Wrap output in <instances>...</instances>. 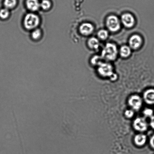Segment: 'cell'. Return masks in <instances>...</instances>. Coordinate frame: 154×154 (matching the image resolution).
<instances>
[{
	"instance_id": "cell-1",
	"label": "cell",
	"mask_w": 154,
	"mask_h": 154,
	"mask_svg": "<svg viewBox=\"0 0 154 154\" xmlns=\"http://www.w3.org/2000/svg\"><path fill=\"white\" fill-rule=\"evenodd\" d=\"M117 49L115 45L107 43L102 51V58L108 60H114L117 55Z\"/></svg>"
},
{
	"instance_id": "cell-2",
	"label": "cell",
	"mask_w": 154,
	"mask_h": 154,
	"mask_svg": "<svg viewBox=\"0 0 154 154\" xmlns=\"http://www.w3.org/2000/svg\"><path fill=\"white\" fill-rule=\"evenodd\" d=\"M40 19L37 15L29 13L25 16L24 20V25L27 30L34 29L39 25Z\"/></svg>"
},
{
	"instance_id": "cell-3",
	"label": "cell",
	"mask_w": 154,
	"mask_h": 154,
	"mask_svg": "<svg viewBox=\"0 0 154 154\" xmlns=\"http://www.w3.org/2000/svg\"><path fill=\"white\" fill-rule=\"evenodd\" d=\"M98 72L101 76L110 77L112 80L116 79L117 76L113 73L112 66L108 63H101L99 65Z\"/></svg>"
},
{
	"instance_id": "cell-4",
	"label": "cell",
	"mask_w": 154,
	"mask_h": 154,
	"mask_svg": "<svg viewBox=\"0 0 154 154\" xmlns=\"http://www.w3.org/2000/svg\"><path fill=\"white\" fill-rule=\"evenodd\" d=\"M128 103L133 110L138 111L142 106L143 99L138 95H132L128 99Z\"/></svg>"
},
{
	"instance_id": "cell-5",
	"label": "cell",
	"mask_w": 154,
	"mask_h": 154,
	"mask_svg": "<svg viewBox=\"0 0 154 154\" xmlns=\"http://www.w3.org/2000/svg\"><path fill=\"white\" fill-rule=\"evenodd\" d=\"M133 126L135 130L143 132L147 130L148 125L145 118L143 117H137L134 120Z\"/></svg>"
},
{
	"instance_id": "cell-6",
	"label": "cell",
	"mask_w": 154,
	"mask_h": 154,
	"mask_svg": "<svg viewBox=\"0 0 154 154\" xmlns=\"http://www.w3.org/2000/svg\"><path fill=\"white\" fill-rule=\"evenodd\" d=\"M106 25L109 29L112 32L117 31L120 28V22L118 18L113 15L107 18Z\"/></svg>"
},
{
	"instance_id": "cell-7",
	"label": "cell",
	"mask_w": 154,
	"mask_h": 154,
	"mask_svg": "<svg viewBox=\"0 0 154 154\" xmlns=\"http://www.w3.org/2000/svg\"><path fill=\"white\" fill-rule=\"evenodd\" d=\"M122 21L123 25L128 28L132 27L135 24L134 17L129 13L125 14L122 16Z\"/></svg>"
},
{
	"instance_id": "cell-8",
	"label": "cell",
	"mask_w": 154,
	"mask_h": 154,
	"mask_svg": "<svg viewBox=\"0 0 154 154\" xmlns=\"http://www.w3.org/2000/svg\"><path fill=\"white\" fill-rule=\"evenodd\" d=\"M143 99L147 104L154 105V89H149L145 91L143 94Z\"/></svg>"
},
{
	"instance_id": "cell-9",
	"label": "cell",
	"mask_w": 154,
	"mask_h": 154,
	"mask_svg": "<svg viewBox=\"0 0 154 154\" xmlns=\"http://www.w3.org/2000/svg\"><path fill=\"white\" fill-rule=\"evenodd\" d=\"M142 42L141 37L137 35L132 36L129 40V45L131 48L136 49L139 48Z\"/></svg>"
},
{
	"instance_id": "cell-10",
	"label": "cell",
	"mask_w": 154,
	"mask_h": 154,
	"mask_svg": "<svg viewBox=\"0 0 154 154\" xmlns=\"http://www.w3.org/2000/svg\"><path fill=\"white\" fill-rule=\"evenodd\" d=\"M80 31L84 35L87 36L91 34L93 31L94 27L91 24H83L80 26Z\"/></svg>"
},
{
	"instance_id": "cell-11",
	"label": "cell",
	"mask_w": 154,
	"mask_h": 154,
	"mask_svg": "<svg viewBox=\"0 0 154 154\" xmlns=\"http://www.w3.org/2000/svg\"><path fill=\"white\" fill-rule=\"evenodd\" d=\"M147 140V137L145 135L140 134L136 135L134 137V141L136 145L142 146L146 144Z\"/></svg>"
},
{
	"instance_id": "cell-12",
	"label": "cell",
	"mask_w": 154,
	"mask_h": 154,
	"mask_svg": "<svg viewBox=\"0 0 154 154\" xmlns=\"http://www.w3.org/2000/svg\"><path fill=\"white\" fill-rule=\"evenodd\" d=\"M26 5L29 10L33 11L38 10L40 6L38 0H27Z\"/></svg>"
},
{
	"instance_id": "cell-13",
	"label": "cell",
	"mask_w": 154,
	"mask_h": 154,
	"mask_svg": "<svg viewBox=\"0 0 154 154\" xmlns=\"http://www.w3.org/2000/svg\"><path fill=\"white\" fill-rule=\"evenodd\" d=\"M88 45L89 47L92 49H97L99 46V42L96 38L92 37L89 39Z\"/></svg>"
},
{
	"instance_id": "cell-14",
	"label": "cell",
	"mask_w": 154,
	"mask_h": 154,
	"mask_svg": "<svg viewBox=\"0 0 154 154\" xmlns=\"http://www.w3.org/2000/svg\"><path fill=\"white\" fill-rule=\"evenodd\" d=\"M131 50L130 48L126 46H123L121 48L120 55L123 57H127L130 55Z\"/></svg>"
},
{
	"instance_id": "cell-15",
	"label": "cell",
	"mask_w": 154,
	"mask_h": 154,
	"mask_svg": "<svg viewBox=\"0 0 154 154\" xmlns=\"http://www.w3.org/2000/svg\"><path fill=\"white\" fill-rule=\"evenodd\" d=\"M17 0H5L4 5L8 9L14 8L17 4Z\"/></svg>"
},
{
	"instance_id": "cell-16",
	"label": "cell",
	"mask_w": 154,
	"mask_h": 154,
	"mask_svg": "<svg viewBox=\"0 0 154 154\" xmlns=\"http://www.w3.org/2000/svg\"><path fill=\"white\" fill-rule=\"evenodd\" d=\"M10 15V12L8 9L5 8L1 9L0 10V17L2 19H7Z\"/></svg>"
},
{
	"instance_id": "cell-17",
	"label": "cell",
	"mask_w": 154,
	"mask_h": 154,
	"mask_svg": "<svg viewBox=\"0 0 154 154\" xmlns=\"http://www.w3.org/2000/svg\"><path fill=\"white\" fill-rule=\"evenodd\" d=\"M40 6L43 10H49L51 7V2L49 0H43L40 4Z\"/></svg>"
},
{
	"instance_id": "cell-18",
	"label": "cell",
	"mask_w": 154,
	"mask_h": 154,
	"mask_svg": "<svg viewBox=\"0 0 154 154\" xmlns=\"http://www.w3.org/2000/svg\"><path fill=\"white\" fill-rule=\"evenodd\" d=\"M98 36L100 39L102 40H105L108 37V33L106 30H100L98 33Z\"/></svg>"
},
{
	"instance_id": "cell-19",
	"label": "cell",
	"mask_w": 154,
	"mask_h": 154,
	"mask_svg": "<svg viewBox=\"0 0 154 154\" xmlns=\"http://www.w3.org/2000/svg\"><path fill=\"white\" fill-rule=\"evenodd\" d=\"M42 32L41 30L38 29H37L34 30L32 33V37L33 39L37 40V39L40 38Z\"/></svg>"
},
{
	"instance_id": "cell-20",
	"label": "cell",
	"mask_w": 154,
	"mask_h": 154,
	"mask_svg": "<svg viewBox=\"0 0 154 154\" xmlns=\"http://www.w3.org/2000/svg\"><path fill=\"white\" fill-rule=\"evenodd\" d=\"M143 113L145 117L151 118L153 116V111L151 108H146L143 111Z\"/></svg>"
},
{
	"instance_id": "cell-21",
	"label": "cell",
	"mask_w": 154,
	"mask_h": 154,
	"mask_svg": "<svg viewBox=\"0 0 154 154\" xmlns=\"http://www.w3.org/2000/svg\"><path fill=\"white\" fill-rule=\"evenodd\" d=\"M101 58L98 56H95L94 57L91 59V63L92 64L94 65H99L102 62L101 61Z\"/></svg>"
},
{
	"instance_id": "cell-22",
	"label": "cell",
	"mask_w": 154,
	"mask_h": 154,
	"mask_svg": "<svg viewBox=\"0 0 154 154\" xmlns=\"http://www.w3.org/2000/svg\"><path fill=\"white\" fill-rule=\"evenodd\" d=\"M134 112L133 110H127L125 112V115L127 118H131L134 117Z\"/></svg>"
},
{
	"instance_id": "cell-23",
	"label": "cell",
	"mask_w": 154,
	"mask_h": 154,
	"mask_svg": "<svg viewBox=\"0 0 154 154\" xmlns=\"http://www.w3.org/2000/svg\"><path fill=\"white\" fill-rule=\"evenodd\" d=\"M150 144L152 147L154 149V135L150 139Z\"/></svg>"
},
{
	"instance_id": "cell-24",
	"label": "cell",
	"mask_w": 154,
	"mask_h": 154,
	"mask_svg": "<svg viewBox=\"0 0 154 154\" xmlns=\"http://www.w3.org/2000/svg\"><path fill=\"white\" fill-rule=\"evenodd\" d=\"M150 125L151 127L154 129V115L151 118Z\"/></svg>"
}]
</instances>
